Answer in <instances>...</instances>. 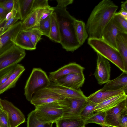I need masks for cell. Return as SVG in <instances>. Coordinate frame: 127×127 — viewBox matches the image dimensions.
<instances>
[{"mask_svg": "<svg viewBox=\"0 0 127 127\" xmlns=\"http://www.w3.org/2000/svg\"><path fill=\"white\" fill-rule=\"evenodd\" d=\"M1 101L4 110L8 114L9 127H18L25 122V116L19 109L7 100L1 99Z\"/></svg>", "mask_w": 127, "mask_h": 127, "instance_id": "cell-9", "label": "cell"}, {"mask_svg": "<svg viewBox=\"0 0 127 127\" xmlns=\"http://www.w3.org/2000/svg\"><path fill=\"white\" fill-rule=\"evenodd\" d=\"M65 98L47 87L37 91L30 102L35 107L45 104L58 102Z\"/></svg>", "mask_w": 127, "mask_h": 127, "instance_id": "cell-7", "label": "cell"}, {"mask_svg": "<svg viewBox=\"0 0 127 127\" xmlns=\"http://www.w3.org/2000/svg\"><path fill=\"white\" fill-rule=\"evenodd\" d=\"M52 123H44L39 121L35 116L34 110L28 115L27 127H52Z\"/></svg>", "mask_w": 127, "mask_h": 127, "instance_id": "cell-28", "label": "cell"}, {"mask_svg": "<svg viewBox=\"0 0 127 127\" xmlns=\"http://www.w3.org/2000/svg\"><path fill=\"white\" fill-rule=\"evenodd\" d=\"M122 33H123L116 25L112 18L104 28L101 38L108 44L117 50L116 45V38L118 34Z\"/></svg>", "mask_w": 127, "mask_h": 127, "instance_id": "cell-16", "label": "cell"}, {"mask_svg": "<svg viewBox=\"0 0 127 127\" xmlns=\"http://www.w3.org/2000/svg\"><path fill=\"white\" fill-rule=\"evenodd\" d=\"M25 31L34 45L36 46L38 42L41 39L43 33L37 27H34Z\"/></svg>", "mask_w": 127, "mask_h": 127, "instance_id": "cell-30", "label": "cell"}, {"mask_svg": "<svg viewBox=\"0 0 127 127\" xmlns=\"http://www.w3.org/2000/svg\"><path fill=\"white\" fill-rule=\"evenodd\" d=\"M6 21L5 19L0 23V36L2 35L6 30L4 29V26Z\"/></svg>", "mask_w": 127, "mask_h": 127, "instance_id": "cell-43", "label": "cell"}, {"mask_svg": "<svg viewBox=\"0 0 127 127\" xmlns=\"http://www.w3.org/2000/svg\"><path fill=\"white\" fill-rule=\"evenodd\" d=\"M51 26V15L41 21L37 27L48 38L49 37Z\"/></svg>", "mask_w": 127, "mask_h": 127, "instance_id": "cell-32", "label": "cell"}, {"mask_svg": "<svg viewBox=\"0 0 127 127\" xmlns=\"http://www.w3.org/2000/svg\"><path fill=\"white\" fill-rule=\"evenodd\" d=\"M12 14L10 18L6 21L4 26V29L7 30L20 20V16L19 10L14 8L12 10Z\"/></svg>", "mask_w": 127, "mask_h": 127, "instance_id": "cell-35", "label": "cell"}, {"mask_svg": "<svg viewBox=\"0 0 127 127\" xmlns=\"http://www.w3.org/2000/svg\"><path fill=\"white\" fill-rule=\"evenodd\" d=\"M25 50L14 44L0 55V70L15 65L25 56Z\"/></svg>", "mask_w": 127, "mask_h": 127, "instance_id": "cell-6", "label": "cell"}, {"mask_svg": "<svg viewBox=\"0 0 127 127\" xmlns=\"http://www.w3.org/2000/svg\"><path fill=\"white\" fill-rule=\"evenodd\" d=\"M58 5L57 6L62 8H66L68 5L72 4L73 0H57Z\"/></svg>", "mask_w": 127, "mask_h": 127, "instance_id": "cell-41", "label": "cell"}, {"mask_svg": "<svg viewBox=\"0 0 127 127\" xmlns=\"http://www.w3.org/2000/svg\"><path fill=\"white\" fill-rule=\"evenodd\" d=\"M85 80L83 73L71 74L64 76L54 82L69 88L78 89L82 87Z\"/></svg>", "mask_w": 127, "mask_h": 127, "instance_id": "cell-13", "label": "cell"}, {"mask_svg": "<svg viewBox=\"0 0 127 127\" xmlns=\"http://www.w3.org/2000/svg\"><path fill=\"white\" fill-rule=\"evenodd\" d=\"M97 54L96 67L94 75L98 83L102 85L110 80L111 66L108 60L99 54Z\"/></svg>", "mask_w": 127, "mask_h": 127, "instance_id": "cell-8", "label": "cell"}, {"mask_svg": "<svg viewBox=\"0 0 127 127\" xmlns=\"http://www.w3.org/2000/svg\"><path fill=\"white\" fill-rule=\"evenodd\" d=\"M74 27L77 40L81 46L89 37L86 24L83 21L75 19L74 21Z\"/></svg>", "mask_w": 127, "mask_h": 127, "instance_id": "cell-24", "label": "cell"}, {"mask_svg": "<svg viewBox=\"0 0 127 127\" xmlns=\"http://www.w3.org/2000/svg\"><path fill=\"white\" fill-rule=\"evenodd\" d=\"M115 14L118 15L125 19L127 20V11L121 8L120 10L118 12H116Z\"/></svg>", "mask_w": 127, "mask_h": 127, "instance_id": "cell-42", "label": "cell"}, {"mask_svg": "<svg viewBox=\"0 0 127 127\" xmlns=\"http://www.w3.org/2000/svg\"><path fill=\"white\" fill-rule=\"evenodd\" d=\"M121 8L127 11V0L123 2L121 5Z\"/></svg>", "mask_w": 127, "mask_h": 127, "instance_id": "cell-45", "label": "cell"}, {"mask_svg": "<svg viewBox=\"0 0 127 127\" xmlns=\"http://www.w3.org/2000/svg\"><path fill=\"white\" fill-rule=\"evenodd\" d=\"M16 65L9 66L0 70V86L7 80L14 70Z\"/></svg>", "mask_w": 127, "mask_h": 127, "instance_id": "cell-36", "label": "cell"}, {"mask_svg": "<svg viewBox=\"0 0 127 127\" xmlns=\"http://www.w3.org/2000/svg\"><path fill=\"white\" fill-rule=\"evenodd\" d=\"M37 9L32 11L22 22L21 30H25L36 27Z\"/></svg>", "mask_w": 127, "mask_h": 127, "instance_id": "cell-26", "label": "cell"}, {"mask_svg": "<svg viewBox=\"0 0 127 127\" xmlns=\"http://www.w3.org/2000/svg\"><path fill=\"white\" fill-rule=\"evenodd\" d=\"M48 0H34L31 12L38 8L50 6L48 4Z\"/></svg>", "mask_w": 127, "mask_h": 127, "instance_id": "cell-38", "label": "cell"}, {"mask_svg": "<svg viewBox=\"0 0 127 127\" xmlns=\"http://www.w3.org/2000/svg\"><path fill=\"white\" fill-rule=\"evenodd\" d=\"M14 43L16 45L24 49L32 50H35V46L30 40L26 32L21 30L15 37Z\"/></svg>", "mask_w": 127, "mask_h": 127, "instance_id": "cell-22", "label": "cell"}, {"mask_svg": "<svg viewBox=\"0 0 127 127\" xmlns=\"http://www.w3.org/2000/svg\"><path fill=\"white\" fill-rule=\"evenodd\" d=\"M118 8L113 1L109 0H103L94 8L86 24L89 38H101L104 28Z\"/></svg>", "mask_w": 127, "mask_h": 127, "instance_id": "cell-1", "label": "cell"}, {"mask_svg": "<svg viewBox=\"0 0 127 127\" xmlns=\"http://www.w3.org/2000/svg\"><path fill=\"white\" fill-rule=\"evenodd\" d=\"M105 116L106 112H96L89 118L84 120V124L94 123L98 124L102 127H106L107 125L105 122Z\"/></svg>", "mask_w": 127, "mask_h": 127, "instance_id": "cell-29", "label": "cell"}, {"mask_svg": "<svg viewBox=\"0 0 127 127\" xmlns=\"http://www.w3.org/2000/svg\"><path fill=\"white\" fill-rule=\"evenodd\" d=\"M37 27L40 22L51 15L53 12L54 9L53 7L50 6L48 7L37 9Z\"/></svg>", "mask_w": 127, "mask_h": 127, "instance_id": "cell-33", "label": "cell"}, {"mask_svg": "<svg viewBox=\"0 0 127 127\" xmlns=\"http://www.w3.org/2000/svg\"><path fill=\"white\" fill-rule=\"evenodd\" d=\"M87 43L97 53L111 62L123 72H126L123 60L117 49L108 44L101 38H88Z\"/></svg>", "mask_w": 127, "mask_h": 127, "instance_id": "cell-3", "label": "cell"}, {"mask_svg": "<svg viewBox=\"0 0 127 127\" xmlns=\"http://www.w3.org/2000/svg\"><path fill=\"white\" fill-rule=\"evenodd\" d=\"M5 18H4L0 16V23L3 21Z\"/></svg>", "mask_w": 127, "mask_h": 127, "instance_id": "cell-47", "label": "cell"}, {"mask_svg": "<svg viewBox=\"0 0 127 127\" xmlns=\"http://www.w3.org/2000/svg\"><path fill=\"white\" fill-rule=\"evenodd\" d=\"M55 123L56 127H81L85 125L84 120L79 115L63 117Z\"/></svg>", "mask_w": 127, "mask_h": 127, "instance_id": "cell-23", "label": "cell"}, {"mask_svg": "<svg viewBox=\"0 0 127 127\" xmlns=\"http://www.w3.org/2000/svg\"><path fill=\"white\" fill-rule=\"evenodd\" d=\"M67 99V102L63 110V117L79 115L81 111L88 102L86 99Z\"/></svg>", "mask_w": 127, "mask_h": 127, "instance_id": "cell-15", "label": "cell"}, {"mask_svg": "<svg viewBox=\"0 0 127 127\" xmlns=\"http://www.w3.org/2000/svg\"><path fill=\"white\" fill-rule=\"evenodd\" d=\"M51 26L49 38L58 43L60 42L59 29L55 13L53 12L51 15Z\"/></svg>", "mask_w": 127, "mask_h": 127, "instance_id": "cell-25", "label": "cell"}, {"mask_svg": "<svg viewBox=\"0 0 127 127\" xmlns=\"http://www.w3.org/2000/svg\"><path fill=\"white\" fill-rule=\"evenodd\" d=\"M126 108L127 99L117 106L106 112L105 122L107 126L120 127L118 121L119 118L121 114Z\"/></svg>", "mask_w": 127, "mask_h": 127, "instance_id": "cell-14", "label": "cell"}, {"mask_svg": "<svg viewBox=\"0 0 127 127\" xmlns=\"http://www.w3.org/2000/svg\"><path fill=\"white\" fill-rule=\"evenodd\" d=\"M21 21H18L0 36V55L14 44V40L21 30Z\"/></svg>", "mask_w": 127, "mask_h": 127, "instance_id": "cell-10", "label": "cell"}, {"mask_svg": "<svg viewBox=\"0 0 127 127\" xmlns=\"http://www.w3.org/2000/svg\"><path fill=\"white\" fill-rule=\"evenodd\" d=\"M124 92H125L123 90L111 91L101 89L91 94L87 97L86 100L98 104L109 98Z\"/></svg>", "mask_w": 127, "mask_h": 127, "instance_id": "cell-19", "label": "cell"}, {"mask_svg": "<svg viewBox=\"0 0 127 127\" xmlns=\"http://www.w3.org/2000/svg\"><path fill=\"white\" fill-rule=\"evenodd\" d=\"M118 121L120 127H127V108L124 109L120 114Z\"/></svg>", "mask_w": 127, "mask_h": 127, "instance_id": "cell-40", "label": "cell"}, {"mask_svg": "<svg viewBox=\"0 0 127 127\" xmlns=\"http://www.w3.org/2000/svg\"><path fill=\"white\" fill-rule=\"evenodd\" d=\"M51 82L44 71L40 68H33L24 88V95L27 100L30 102L37 91L48 87Z\"/></svg>", "mask_w": 127, "mask_h": 127, "instance_id": "cell-4", "label": "cell"}, {"mask_svg": "<svg viewBox=\"0 0 127 127\" xmlns=\"http://www.w3.org/2000/svg\"><path fill=\"white\" fill-rule=\"evenodd\" d=\"M116 45L123 61L125 72L127 73V34H118L116 38Z\"/></svg>", "mask_w": 127, "mask_h": 127, "instance_id": "cell-21", "label": "cell"}, {"mask_svg": "<svg viewBox=\"0 0 127 127\" xmlns=\"http://www.w3.org/2000/svg\"><path fill=\"white\" fill-rule=\"evenodd\" d=\"M20 20L23 21L31 12L34 0H19Z\"/></svg>", "mask_w": 127, "mask_h": 127, "instance_id": "cell-27", "label": "cell"}, {"mask_svg": "<svg viewBox=\"0 0 127 127\" xmlns=\"http://www.w3.org/2000/svg\"><path fill=\"white\" fill-rule=\"evenodd\" d=\"M81 127H86L85 125H84Z\"/></svg>", "mask_w": 127, "mask_h": 127, "instance_id": "cell-49", "label": "cell"}, {"mask_svg": "<svg viewBox=\"0 0 127 127\" xmlns=\"http://www.w3.org/2000/svg\"><path fill=\"white\" fill-rule=\"evenodd\" d=\"M48 87L65 98L86 99L87 98L80 88L72 89L52 82Z\"/></svg>", "mask_w": 127, "mask_h": 127, "instance_id": "cell-12", "label": "cell"}, {"mask_svg": "<svg viewBox=\"0 0 127 127\" xmlns=\"http://www.w3.org/2000/svg\"><path fill=\"white\" fill-rule=\"evenodd\" d=\"M9 12L0 5V16L5 18L6 15Z\"/></svg>", "mask_w": 127, "mask_h": 127, "instance_id": "cell-44", "label": "cell"}, {"mask_svg": "<svg viewBox=\"0 0 127 127\" xmlns=\"http://www.w3.org/2000/svg\"><path fill=\"white\" fill-rule=\"evenodd\" d=\"M106 127H115L110 126H107Z\"/></svg>", "mask_w": 127, "mask_h": 127, "instance_id": "cell-48", "label": "cell"}, {"mask_svg": "<svg viewBox=\"0 0 127 127\" xmlns=\"http://www.w3.org/2000/svg\"><path fill=\"white\" fill-rule=\"evenodd\" d=\"M59 26L60 42L63 48L68 52H73L81 46L77 41L74 27L75 18L66 10V8L53 7Z\"/></svg>", "mask_w": 127, "mask_h": 127, "instance_id": "cell-2", "label": "cell"}, {"mask_svg": "<svg viewBox=\"0 0 127 127\" xmlns=\"http://www.w3.org/2000/svg\"><path fill=\"white\" fill-rule=\"evenodd\" d=\"M113 19L116 25L122 33L127 34V20L115 14Z\"/></svg>", "mask_w": 127, "mask_h": 127, "instance_id": "cell-34", "label": "cell"}, {"mask_svg": "<svg viewBox=\"0 0 127 127\" xmlns=\"http://www.w3.org/2000/svg\"><path fill=\"white\" fill-rule=\"evenodd\" d=\"M101 89L114 91L123 90L127 94V73L123 72L118 77L110 80L104 85Z\"/></svg>", "mask_w": 127, "mask_h": 127, "instance_id": "cell-18", "label": "cell"}, {"mask_svg": "<svg viewBox=\"0 0 127 127\" xmlns=\"http://www.w3.org/2000/svg\"><path fill=\"white\" fill-rule=\"evenodd\" d=\"M62 100L35 107L34 111L36 117L43 123H55L63 116V108L61 104Z\"/></svg>", "mask_w": 127, "mask_h": 127, "instance_id": "cell-5", "label": "cell"}, {"mask_svg": "<svg viewBox=\"0 0 127 127\" xmlns=\"http://www.w3.org/2000/svg\"><path fill=\"white\" fill-rule=\"evenodd\" d=\"M0 5L9 12L14 8L19 9V0H0Z\"/></svg>", "mask_w": 127, "mask_h": 127, "instance_id": "cell-37", "label": "cell"}, {"mask_svg": "<svg viewBox=\"0 0 127 127\" xmlns=\"http://www.w3.org/2000/svg\"><path fill=\"white\" fill-rule=\"evenodd\" d=\"M1 99L0 98V113L4 110V109L1 102Z\"/></svg>", "mask_w": 127, "mask_h": 127, "instance_id": "cell-46", "label": "cell"}, {"mask_svg": "<svg viewBox=\"0 0 127 127\" xmlns=\"http://www.w3.org/2000/svg\"><path fill=\"white\" fill-rule=\"evenodd\" d=\"M127 98V95L125 92L114 96L97 104L94 108V112H107Z\"/></svg>", "mask_w": 127, "mask_h": 127, "instance_id": "cell-17", "label": "cell"}, {"mask_svg": "<svg viewBox=\"0 0 127 127\" xmlns=\"http://www.w3.org/2000/svg\"></svg>", "mask_w": 127, "mask_h": 127, "instance_id": "cell-50", "label": "cell"}, {"mask_svg": "<svg viewBox=\"0 0 127 127\" xmlns=\"http://www.w3.org/2000/svg\"><path fill=\"white\" fill-rule=\"evenodd\" d=\"M84 69V67L76 63H71L56 71L50 72L48 77L51 82H54L61 77L68 74L83 73Z\"/></svg>", "mask_w": 127, "mask_h": 127, "instance_id": "cell-11", "label": "cell"}, {"mask_svg": "<svg viewBox=\"0 0 127 127\" xmlns=\"http://www.w3.org/2000/svg\"><path fill=\"white\" fill-rule=\"evenodd\" d=\"M87 101V103L79 115L84 120L89 118L94 114V108L97 104L90 101Z\"/></svg>", "mask_w": 127, "mask_h": 127, "instance_id": "cell-31", "label": "cell"}, {"mask_svg": "<svg viewBox=\"0 0 127 127\" xmlns=\"http://www.w3.org/2000/svg\"><path fill=\"white\" fill-rule=\"evenodd\" d=\"M0 127H9L8 114L4 110L0 113Z\"/></svg>", "mask_w": 127, "mask_h": 127, "instance_id": "cell-39", "label": "cell"}, {"mask_svg": "<svg viewBox=\"0 0 127 127\" xmlns=\"http://www.w3.org/2000/svg\"><path fill=\"white\" fill-rule=\"evenodd\" d=\"M25 69L22 65L17 64L15 68L7 80L0 86V94L11 88L14 87Z\"/></svg>", "mask_w": 127, "mask_h": 127, "instance_id": "cell-20", "label": "cell"}]
</instances>
